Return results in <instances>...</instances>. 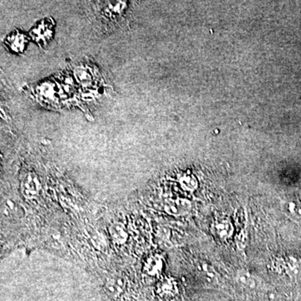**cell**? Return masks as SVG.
Segmentation results:
<instances>
[{"label": "cell", "mask_w": 301, "mask_h": 301, "mask_svg": "<svg viewBox=\"0 0 301 301\" xmlns=\"http://www.w3.org/2000/svg\"><path fill=\"white\" fill-rule=\"evenodd\" d=\"M39 183L36 179L33 178L32 176H29L26 178L25 182L23 183V193L25 197L32 198L36 195L39 192Z\"/></svg>", "instance_id": "1"}, {"label": "cell", "mask_w": 301, "mask_h": 301, "mask_svg": "<svg viewBox=\"0 0 301 301\" xmlns=\"http://www.w3.org/2000/svg\"><path fill=\"white\" fill-rule=\"evenodd\" d=\"M188 208H189V204H186L183 201H179L173 204L170 203L169 204H167V207H166L167 211L173 214H182L184 212H186Z\"/></svg>", "instance_id": "2"}, {"label": "cell", "mask_w": 301, "mask_h": 301, "mask_svg": "<svg viewBox=\"0 0 301 301\" xmlns=\"http://www.w3.org/2000/svg\"><path fill=\"white\" fill-rule=\"evenodd\" d=\"M111 234L114 240L119 243H123L127 238V234L120 224H115L112 226L111 229Z\"/></svg>", "instance_id": "3"}, {"label": "cell", "mask_w": 301, "mask_h": 301, "mask_svg": "<svg viewBox=\"0 0 301 301\" xmlns=\"http://www.w3.org/2000/svg\"><path fill=\"white\" fill-rule=\"evenodd\" d=\"M162 269V261L158 258H150L146 264L145 270L150 274L158 273Z\"/></svg>", "instance_id": "4"}]
</instances>
